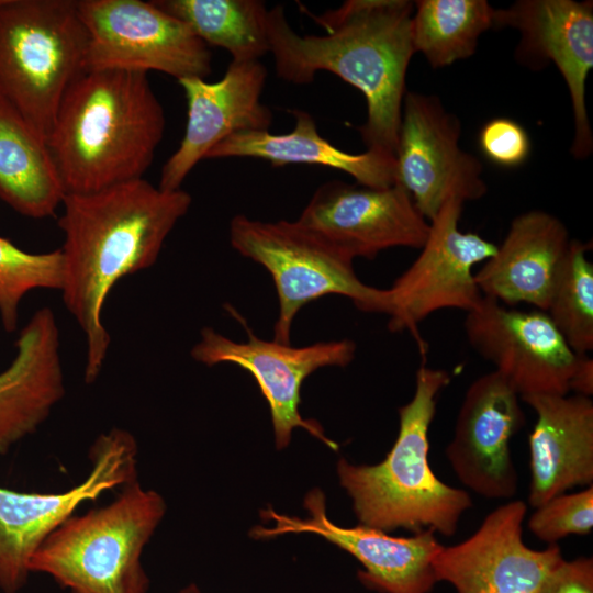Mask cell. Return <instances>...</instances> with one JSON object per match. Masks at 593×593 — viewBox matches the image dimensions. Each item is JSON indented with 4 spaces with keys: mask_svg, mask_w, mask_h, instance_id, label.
Here are the masks:
<instances>
[{
    "mask_svg": "<svg viewBox=\"0 0 593 593\" xmlns=\"http://www.w3.org/2000/svg\"><path fill=\"white\" fill-rule=\"evenodd\" d=\"M191 202L181 188L165 191L144 178L65 195L57 222L64 235L60 292L86 338V383L100 376L111 344L102 321L107 298L121 279L157 261Z\"/></svg>",
    "mask_w": 593,
    "mask_h": 593,
    "instance_id": "cell-1",
    "label": "cell"
},
{
    "mask_svg": "<svg viewBox=\"0 0 593 593\" xmlns=\"http://www.w3.org/2000/svg\"><path fill=\"white\" fill-rule=\"evenodd\" d=\"M414 1L348 0L321 14H310L323 35H300L282 5L268 11L269 52L279 78L309 85L329 71L357 88L367 118L357 127L367 149L394 156L406 93L405 77L415 54L412 37Z\"/></svg>",
    "mask_w": 593,
    "mask_h": 593,
    "instance_id": "cell-2",
    "label": "cell"
},
{
    "mask_svg": "<svg viewBox=\"0 0 593 593\" xmlns=\"http://www.w3.org/2000/svg\"><path fill=\"white\" fill-rule=\"evenodd\" d=\"M165 128L146 72L82 71L65 92L46 139L65 194L143 178Z\"/></svg>",
    "mask_w": 593,
    "mask_h": 593,
    "instance_id": "cell-3",
    "label": "cell"
},
{
    "mask_svg": "<svg viewBox=\"0 0 593 593\" xmlns=\"http://www.w3.org/2000/svg\"><path fill=\"white\" fill-rule=\"evenodd\" d=\"M450 379L446 370L421 365L414 394L399 409V433L385 458L377 465L338 461L340 484L360 524L384 532L456 534L462 514L472 506L471 497L437 478L428 460L437 399Z\"/></svg>",
    "mask_w": 593,
    "mask_h": 593,
    "instance_id": "cell-4",
    "label": "cell"
},
{
    "mask_svg": "<svg viewBox=\"0 0 593 593\" xmlns=\"http://www.w3.org/2000/svg\"><path fill=\"white\" fill-rule=\"evenodd\" d=\"M165 512L164 499L135 480L110 504L58 526L34 552L29 570L51 575L69 593H146L141 556Z\"/></svg>",
    "mask_w": 593,
    "mask_h": 593,
    "instance_id": "cell-5",
    "label": "cell"
},
{
    "mask_svg": "<svg viewBox=\"0 0 593 593\" xmlns=\"http://www.w3.org/2000/svg\"><path fill=\"white\" fill-rule=\"evenodd\" d=\"M88 40L78 1L0 0V98L45 141Z\"/></svg>",
    "mask_w": 593,
    "mask_h": 593,
    "instance_id": "cell-6",
    "label": "cell"
},
{
    "mask_svg": "<svg viewBox=\"0 0 593 593\" xmlns=\"http://www.w3.org/2000/svg\"><path fill=\"white\" fill-rule=\"evenodd\" d=\"M230 240L273 280L279 303L273 339L279 343L290 344L300 310L326 295L345 296L363 312L388 314L387 290L363 283L350 256L296 220L266 222L238 214L230 223Z\"/></svg>",
    "mask_w": 593,
    "mask_h": 593,
    "instance_id": "cell-7",
    "label": "cell"
},
{
    "mask_svg": "<svg viewBox=\"0 0 593 593\" xmlns=\"http://www.w3.org/2000/svg\"><path fill=\"white\" fill-rule=\"evenodd\" d=\"M89 40L85 70L164 72L205 79L212 53L191 29L153 1L80 0Z\"/></svg>",
    "mask_w": 593,
    "mask_h": 593,
    "instance_id": "cell-8",
    "label": "cell"
},
{
    "mask_svg": "<svg viewBox=\"0 0 593 593\" xmlns=\"http://www.w3.org/2000/svg\"><path fill=\"white\" fill-rule=\"evenodd\" d=\"M137 454L135 437L112 428L91 446V470L78 485L61 493L0 488V589L4 593H16L24 586L34 552L79 505L136 480Z\"/></svg>",
    "mask_w": 593,
    "mask_h": 593,
    "instance_id": "cell-9",
    "label": "cell"
},
{
    "mask_svg": "<svg viewBox=\"0 0 593 593\" xmlns=\"http://www.w3.org/2000/svg\"><path fill=\"white\" fill-rule=\"evenodd\" d=\"M462 205L454 199L441 208L416 259L385 289L389 331L410 332L423 354L418 324L439 310H473L483 296L473 268L496 251L494 243L459 228Z\"/></svg>",
    "mask_w": 593,
    "mask_h": 593,
    "instance_id": "cell-10",
    "label": "cell"
},
{
    "mask_svg": "<svg viewBox=\"0 0 593 593\" xmlns=\"http://www.w3.org/2000/svg\"><path fill=\"white\" fill-rule=\"evenodd\" d=\"M459 119L434 94L406 91L394 153L395 183L430 222L450 200L485 195L481 161L459 145Z\"/></svg>",
    "mask_w": 593,
    "mask_h": 593,
    "instance_id": "cell-11",
    "label": "cell"
},
{
    "mask_svg": "<svg viewBox=\"0 0 593 593\" xmlns=\"http://www.w3.org/2000/svg\"><path fill=\"white\" fill-rule=\"evenodd\" d=\"M247 334L246 342H235L212 327H204L191 348V357L208 367L234 363L255 378L268 402L279 449L288 446L294 428L302 427L336 450L337 445L324 435L320 424L301 416V385L320 368L348 366L356 355L355 342L346 338L292 347L275 339H261L250 329Z\"/></svg>",
    "mask_w": 593,
    "mask_h": 593,
    "instance_id": "cell-12",
    "label": "cell"
},
{
    "mask_svg": "<svg viewBox=\"0 0 593 593\" xmlns=\"http://www.w3.org/2000/svg\"><path fill=\"white\" fill-rule=\"evenodd\" d=\"M468 343L495 366L519 398L569 394L574 353L545 311L511 309L482 296L466 313Z\"/></svg>",
    "mask_w": 593,
    "mask_h": 593,
    "instance_id": "cell-13",
    "label": "cell"
},
{
    "mask_svg": "<svg viewBox=\"0 0 593 593\" xmlns=\"http://www.w3.org/2000/svg\"><path fill=\"white\" fill-rule=\"evenodd\" d=\"M296 221L353 259H373L394 247L421 249L429 231V222L398 183L372 188L326 181Z\"/></svg>",
    "mask_w": 593,
    "mask_h": 593,
    "instance_id": "cell-14",
    "label": "cell"
},
{
    "mask_svg": "<svg viewBox=\"0 0 593 593\" xmlns=\"http://www.w3.org/2000/svg\"><path fill=\"white\" fill-rule=\"evenodd\" d=\"M304 506L307 518L279 514L271 508L261 511L271 527L257 526L255 538H269L290 533H312L354 556L363 567L358 579L368 589L381 593H429L437 579L433 559L443 545L435 533L424 529L410 537H394L387 532L366 526L342 527L328 519L322 491H311Z\"/></svg>",
    "mask_w": 593,
    "mask_h": 593,
    "instance_id": "cell-15",
    "label": "cell"
},
{
    "mask_svg": "<svg viewBox=\"0 0 593 593\" xmlns=\"http://www.w3.org/2000/svg\"><path fill=\"white\" fill-rule=\"evenodd\" d=\"M526 512L524 501H508L467 539L443 546L433 559L437 582L450 583L457 593H536L563 556L557 544L541 550L525 545Z\"/></svg>",
    "mask_w": 593,
    "mask_h": 593,
    "instance_id": "cell-16",
    "label": "cell"
},
{
    "mask_svg": "<svg viewBox=\"0 0 593 593\" xmlns=\"http://www.w3.org/2000/svg\"><path fill=\"white\" fill-rule=\"evenodd\" d=\"M513 27L522 37L516 57L538 69L552 61L568 87L574 136L571 154L589 157L593 135L586 109L585 85L593 68V4L574 0H519L495 9L494 29Z\"/></svg>",
    "mask_w": 593,
    "mask_h": 593,
    "instance_id": "cell-17",
    "label": "cell"
},
{
    "mask_svg": "<svg viewBox=\"0 0 593 593\" xmlns=\"http://www.w3.org/2000/svg\"><path fill=\"white\" fill-rule=\"evenodd\" d=\"M524 425L519 395L499 372L493 370L473 380L445 450L459 481L485 499H512L518 474L511 440Z\"/></svg>",
    "mask_w": 593,
    "mask_h": 593,
    "instance_id": "cell-18",
    "label": "cell"
},
{
    "mask_svg": "<svg viewBox=\"0 0 593 593\" xmlns=\"http://www.w3.org/2000/svg\"><path fill=\"white\" fill-rule=\"evenodd\" d=\"M267 69L260 60L231 61L223 77L208 82L182 78L188 112L179 147L161 168L158 188L178 190L194 166L230 135L242 131L269 130L273 115L261 102Z\"/></svg>",
    "mask_w": 593,
    "mask_h": 593,
    "instance_id": "cell-19",
    "label": "cell"
},
{
    "mask_svg": "<svg viewBox=\"0 0 593 593\" xmlns=\"http://www.w3.org/2000/svg\"><path fill=\"white\" fill-rule=\"evenodd\" d=\"M536 414L529 435L534 508L575 486L593 485V402L581 395L521 398Z\"/></svg>",
    "mask_w": 593,
    "mask_h": 593,
    "instance_id": "cell-20",
    "label": "cell"
},
{
    "mask_svg": "<svg viewBox=\"0 0 593 593\" xmlns=\"http://www.w3.org/2000/svg\"><path fill=\"white\" fill-rule=\"evenodd\" d=\"M64 395L59 328L45 306L21 329L16 355L0 373V455L34 433Z\"/></svg>",
    "mask_w": 593,
    "mask_h": 593,
    "instance_id": "cell-21",
    "label": "cell"
},
{
    "mask_svg": "<svg viewBox=\"0 0 593 593\" xmlns=\"http://www.w3.org/2000/svg\"><path fill=\"white\" fill-rule=\"evenodd\" d=\"M571 237L555 215L532 210L513 219L495 254L474 272L483 296L513 306L546 311L557 271Z\"/></svg>",
    "mask_w": 593,
    "mask_h": 593,
    "instance_id": "cell-22",
    "label": "cell"
},
{
    "mask_svg": "<svg viewBox=\"0 0 593 593\" xmlns=\"http://www.w3.org/2000/svg\"><path fill=\"white\" fill-rule=\"evenodd\" d=\"M290 113L294 116L291 132H237L215 145L205 159L253 157L267 160L273 166L320 165L344 171L358 184L366 187L388 188L395 183L393 155L371 149L360 154L344 152L318 133L310 113L300 109L290 110Z\"/></svg>",
    "mask_w": 593,
    "mask_h": 593,
    "instance_id": "cell-23",
    "label": "cell"
},
{
    "mask_svg": "<svg viewBox=\"0 0 593 593\" xmlns=\"http://www.w3.org/2000/svg\"><path fill=\"white\" fill-rule=\"evenodd\" d=\"M65 190L46 141L0 98V199L23 216H54Z\"/></svg>",
    "mask_w": 593,
    "mask_h": 593,
    "instance_id": "cell-24",
    "label": "cell"
},
{
    "mask_svg": "<svg viewBox=\"0 0 593 593\" xmlns=\"http://www.w3.org/2000/svg\"><path fill=\"white\" fill-rule=\"evenodd\" d=\"M186 23L208 46L227 51L232 61L259 60L269 52L268 11L260 0H153Z\"/></svg>",
    "mask_w": 593,
    "mask_h": 593,
    "instance_id": "cell-25",
    "label": "cell"
},
{
    "mask_svg": "<svg viewBox=\"0 0 593 593\" xmlns=\"http://www.w3.org/2000/svg\"><path fill=\"white\" fill-rule=\"evenodd\" d=\"M495 9L485 0L414 1L412 37L433 68H443L475 53L480 36L494 29Z\"/></svg>",
    "mask_w": 593,
    "mask_h": 593,
    "instance_id": "cell-26",
    "label": "cell"
},
{
    "mask_svg": "<svg viewBox=\"0 0 593 593\" xmlns=\"http://www.w3.org/2000/svg\"><path fill=\"white\" fill-rule=\"evenodd\" d=\"M591 246L571 239L545 311L577 354L593 350V264L586 257Z\"/></svg>",
    "mask_w": 593,
    "mask_h": 593,
    "instance_id": "cell-27",
    "label": "cell"
},
{
    "mask_svg": "<svg viewBox=\"0 0 593 593\" xmlns=\"http://www.w3.org/2000/svg\"><path fill=\"white\" fill-rule=\"evenodd\" d=\"M64 279L60 248L34 254L0 236V317L5 332L18 327L19 305L36 289L61 290Z\"/></svg>",
    "mask_w": 593,
    "mask_h": 593,
    "instance_id": "cell-28",
    "label": "cell"
},
{
    "mask_svg": "<svg viewBox=\"0 0 593 593\" xmlns=\"http://www.w3.org/2000/svg\"><path fill=\"white\" fill-rule=\"evenodd\" d=\"M527 526L535 537L548 545H556L570 535H589L593 529V485L558 494L535 507Z\"/></svg>",
    "mask_w": 593,
    "mask_h": 593,
    "instance_id": "cell-29",
    "label": "cell"
},
{
    "mask_svg": "<svg viewBox=\"0 0 593 593\" xmlns=\"http://www.w3.org/2000/svg\"><path fill=\"white\" fill-rule=\"evenodd\" d=\"M479 147L493 164L512 168L524 164L530 153V138L526 130L510 118L489 120L480 130Z\"/></svg>",
    "mask_w": 593,
    "mask_h": 593,
    "instance_id": "cell-30",
    "label": "cell"
},
{
    "mask_svg": "<svg viewBox=\"0 0 593 593\" xmlns=\"http://www.w3.org/2000/svg\"><path fill=\"white\" fill-rule=\"evenodd\" d=\"M536 593H593L592 558H563L548 573Z\"/></svg>",
    "mask_w": 593,
    "mask_h": 593,
    "instance_id": "cell-31",
    "label": "cell"
},
{
    "mask_svg": "<svg viewBox=\"0 0 593 593\" xmlns=\"http://www.w3.org/2000/svg\"><path fill=\"white\" fill-rule=\"evenodd\" d=\"M591 398L593 394V359L589 354H578L577 362L569 381V392Z\"/></svg>",
    "mask_w": 593,
    "mask_h": 593,
    "instance_id": "cell-32",
    "label": "cell"
},
{
    "mask_svg": "<svg viewBox=\"0 0 593 593\" xmlns=\"http://www.w3.org/2000/svg\"><path fill=\"white\" fill-rule=\"evenodd\" d=\"M180 593H200V591L194 584H191L181 590Z\"/></svg>",
    "mask_w": 593,
    "mask_h": 593,
    "instance_id": "cell-33",
    "label": "cell"
}]
</instances>
